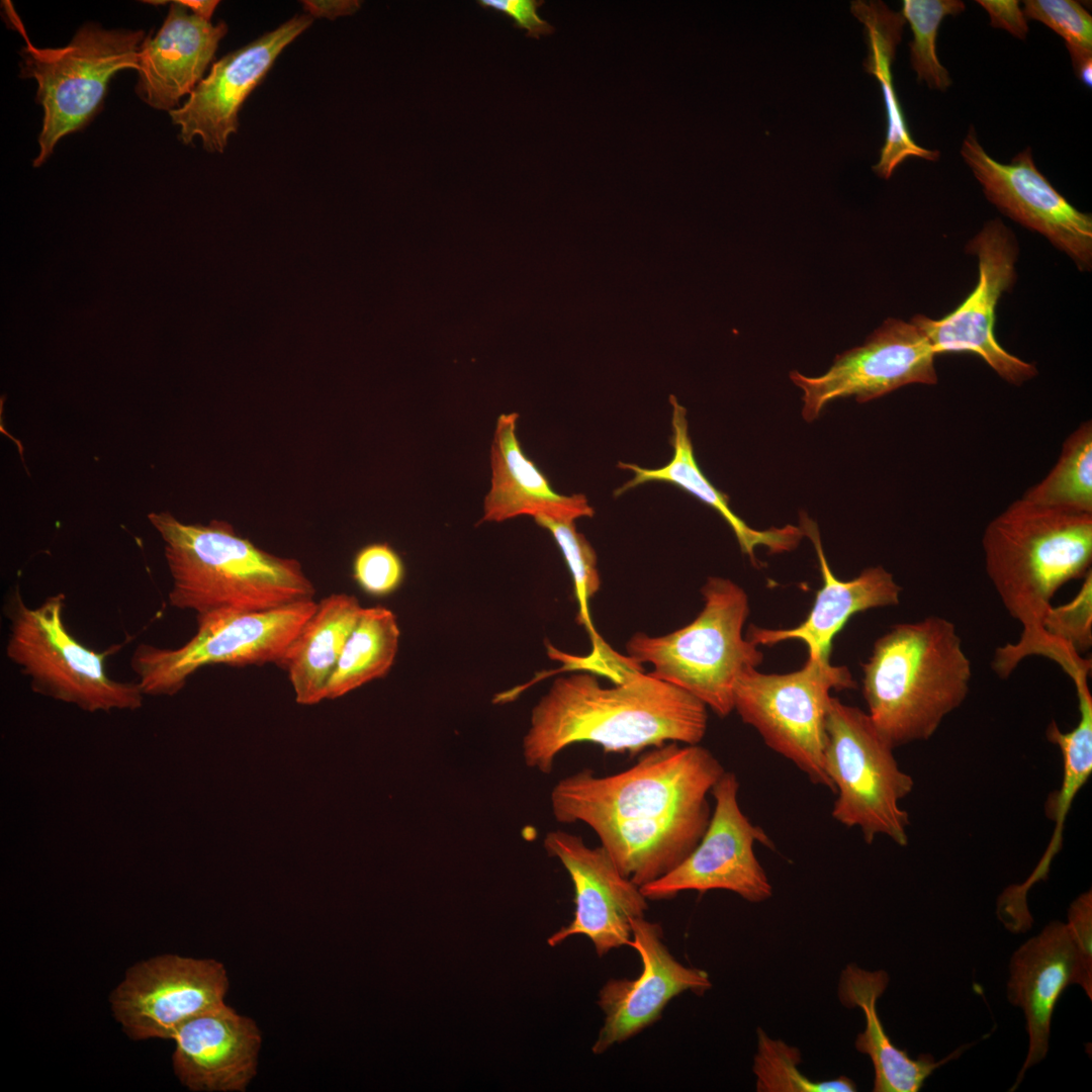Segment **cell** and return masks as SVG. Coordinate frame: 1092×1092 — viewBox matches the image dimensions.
Here are the masks:
<instances>
[{"label":"cell","instance_id":"26","mask_svg":"<svg viewBox=\"0 0 1092 1092\" xmlns=\"http://www.w3.org/2000/svg\"><path fill=\"white\" fill-rule=\"evenodd\" d=\"M889 983L883 971H867L847 966L839 980L838 997L847 1008L858 1007L866 1019L864 1030L857 1034L855 1049L870 1057L875 1071V1092H917L925 1080L943 1064L959 1058L968 1045L936 1061L930 1054L911 1058L887 1035L877 1010V1002Z\"/></svg>","mask_w":1092,"mask_h":1092},{"label":"cell","instance_id":"31","mask_svg":"<svg viewBox=\"0 0 1092 1092\" xmlns=\"http://www.w3.org/2000/svg\"><path fill=\"white\" fill-rule=\"evenodd\" d=\"M1092 645V572L1084 576L1077 595L1068 603L1045 612L1040 638L1031 655L1045 656L1058 663L1075 680L1088 675L1091 660L1082 653Z\"/></svg>","mask_w":1092,"mask_h":1092},{"label":"cell","instance_id":"40","mask_svg":"<svg viewBox=\"0 0 1092 1092\" xmlns=\"http://www.w3.org/2000/svg\"><path fill=\"white\" fill-rule=\"evenodd\" d=\"M990 17L993 28L1004 29L1014 37L1024 39L1028 33V23L1020 2L1017 0H977Z\"/></svg>","mask_w":1092,"mask_h":1092},{"label":"cell","instance_id":"34","mask_svg":"<svg viewBox=\"0 0 1092 1092\" xmlns=\"http://www.w3.org/2000/svg\"><path fill=\"white\" fill-rule=\"evenodd\" d=\"M799 1051L780 1039L757 1031V1053L753 1058L756 1090L761 1092H854V1082L840 1076L825 1081H813L798 1068Z\"/></svg>","mask_w":1092,"mask_h":1092},{"label":"cell","instance_id":"11","mask_svg":"<svg viewBox=\"0 0 1092 1092\" xmlns=\"http://www.w3.org/2000/svg\"><path fill=\"white\" fill-rule=\"evenodd\" d=\"M313 600L260 612L217 611L196 615L197 629L178 648L142 643L130 666L145 696H173L199 668L213 664H278L303 623Z\"/></svg>","mask_w":1092,"mask_h":1092},{"label":"cell","instance_id":"29","mask_svg":"<svg viewBox=\"0 0 1092 1092\" xmlns=\"http://www.w3.org/2000/svg\"><path fill=\"white\" fill-rule=\"evenodd\" d=\"M1079 721L1074 729L1063 732L1053 721L1046 728V739L1058 745L1063 755V780L1059 790L1050 794L1045 802L1046 817L1055 822L1050 844L1040 861L1021 885L1006 890L1007 896L1017 905H1025L1026 893L1049 874L1051 862L1063 843L1067 815L1075 797L1092 772V696L1087 681L1077 685Z\"/></svg>","mask_w":1092,"mask_h":1092},{"label":"cell","instance_id":"15","mask_svg":"<svg viewBox=\"0 0 1092 1092\" xmlns=\"http://www.w3.org/2000/svg\"><path fill=\"white\" fill-rule=\"evenodd\" d=\"M960 154L986 198L1004 215L1040 234L1080 271L1092 267V216L1073 206L1036 168L1026 148L1003 164L980 144L971 125Z\"/></svg>","mask_w":1092,"mask_h":1092},{"label":"cell","instance_id":"33","mask_svg":"<svg viewBox=\"0 0 1092 1092\" xmlns=\"http://www.w3.org/2000/svg\"><path fill=\"white\" fill-rule=\"evenodd\" d=\"M966 9L961 0H904L902 15L910 24L913 39L909 43L910 63L917 74L931 89L945 91L952 80L936 54V37L940 23L948 15H958Z\"/></svg>","mask_w":1092,"mask_h":1092},{"label":"cell","instance_id":"30","mask_svg":"<svg viewBox=\"0 0 1092 1092\" xmlns=\"http://www.w3.org/2000/svg\"><path fill=\"white\" fill-rule=\"evenodd\" d=\"M400 630L394 613L363 608L329 680L326 699L340 698L385 676L394 663Z\"/></svg>","mask_w":1092,"mask_h":1092},{"label":"cell","instance_id":"7","mask_svg":"<svg viewBox=\"0 0 1092 1092\" xmlns=\"http://www.w3.org/2000/svg\"><path fill=\"white\" fill-rule=\"evenodd\" d=\"M65 599L58 593L29 607L20 589H12L5 605L6 656L42 696L90 713L141 708L145 694L140 684L108 675L105 658L110 651L88 648L67 629Z\"/></svg>","mask_w":1092,"mask_h":1092},{"label":"cell","instance_id":"39","mask_svg":"<svg viewBox=\"0 0 1092 1092\" xmlns=\"http://www.w3.org/2000/svg\"><path fill=\"white\" fill-rule=\"evenodd\" d=\"M477 3L482 8L500 12L512 18L514 26L525 29L528 37L538 39L555 31L554 26L537 13L538 8L544 4L543 0H478Z\"/></svg>","mask_w":1092,"mask_h":1092},{"label":"cell","instance_id":"6","mask_svg":"<svg viewBox=\"0 0 1092 1092\" xmlns=\"http://www.w3.org/2000/svg\"><path fill=\"white\" fill-rule=\"evenodd\" d=\"M704 608L694 621L664 636L638 632L626 644L628 658L650 663L651 675L699 699L719 717L734 710L739 676L763 660L758 646L743 637L749 614L745 590L728 578L711 576L701 589Z\"/></svg>","mask_w":1092,"mask_h":1092},{"label":"cell","instance_id":"18","mask_svg":"<svg viewBox=\"0 0 1092 1092\" xmlns=\"http://www.w3.org/2000/svg\"><path fill=\"white\" fill-rule=\"evenodd\" d=\"M632 946L642 963L636 979H610L600 989L604 1022L592 1046L601 1055L655 1023L667 1003L685 992L705 994L712 983L704 970L679 963L663 942L662 927L645 917L631 921Z\"/></svg>","mask_w":1092,"mask_h":1092},{"label":"cell","instance_id":"41","mask_svg":"<svg viewBox=\"0 0 1092 1092\" xmlns=\"http://www.w3.org/2000/svg\"><path fill=\"white\" fill-rule=\"evenodd\" d=\"M301 3L309 16L330 20L352 15L361 7L358 0H304Z\"/></svg>","mask_w":1092,"mask_h":1092},{"label":"cell","instance_id":"8","mask_svg":"<svg viewBox=\"0 0 1092 1092\" xmlns=\"http://www.w3.org/2000/svg\"><path fill=\"white\" fill-rule=\"evenodd\" d=\"M825 771L837 795L833 818L858 827L867 843L886 835L898 845L908 842L909 815L900 807L914 786L893 747L868 713L831 698L826 720Z\"/></svg>","mask_w":1092,"mask_h":1092},{"label":"cell","instance_id":"21","mask_svg":"<svg viewBox=\"0 0 1092 1092\" xmlns=\"http://www.w3.org/2000/svg\"><path fill=\"white\" fill-rule=\"evenodd\" d=\"M799 528L814 545L823 579L811 611L794 628L765 629L751 625L747 639L755 645H775L787 640H800L808 647V655L829 660L831 642L848 619L858 612L897 606L901 587L891 572L883 566H871L850 580L834 576L825 557L817 524L804 512L800 513Z\"/></svg>","mask_w":1092,"mask_h":1092},{"label":"cell","instance_id":"12","mask_svg":"<svg viewBox=\"0 0 1092 1092\" xmlns=\"http://www.w3.org/2000/svg\"><path fill=\"white\" fill-rule=\"evenodd\" d=\"M966 250L978 258L979 279L975 289L944 317L933 320L916 314L911 322L923 332L936 356L973 353L1003 380L1020 386L1037 375V368L1004 350L994 334L998 301L1016 281L1017 240L1011 229L1000 218H994L983 225Z\"/></svg>","mask_w":1092,"mask_h":1092},{"label":"cell","instance_id":"13","mask_svg":"<svg viewBox=\"0 0 1092 1092\" xmlns=\"http://www.w3.org/2000/svg\"><path fill=\"white\" fill-rule=\"evenodd\" d=\"M738 790L735 774L725 770L711 791L715 807L700 842L671 872L640 888L647 900H667L684 891L710 890L730 891L750 903L771 897V884L753 846L758 842L772 848L774 842L743 814Z\"/></svg>","mask_w":1092,"mask_h":1092},{"label":"cell","instance_id":"27","mask_svg":"<svg viewBox=\"0 0 1092 1092\" xmlns=\"http://www.w3.org/2000/svg\"><path fill=\"white\" fill-rule=\"evenodd\" d=\"M363 607L355 596L332 594L316 604L278 665L286 670L297 703L326 699L329 680Z\"/></svg>","mask_w":1092,"mask_h":1092},{"label":"cell","instance_id":"35","mask_svg":"<svg viewBox=\"0 0 1092 1092\" xmlns=\"http://www.w3.org/2000/svg\"><path fill=\"white\" fill-rule=\"evenodd\" d=\"M1022 12L1065 40L1076 76L1091 88L1092 16L1083 5L1075 0H1025Z\"/></svg>","mask_w":1092,"mask_h":1092},{"label":"cell","instance_id":"42","mask_svg":"<svg viewBox=\"0 0 1092 1092\" xmlns=\"http://www.w3.org/2000/svg\"><path fill=\"white\" fill-rule=\"evenodd\" d=\"M179 2L190 12L206 20H210L219 3L213 0H180Z\"/></svg>","mask_w":1092,"mask_h":1092},{"label":"cell","instance_id":"23","mask_svg":"<svg viewBox=\"0 0 1092 1092\" xmlns=\"http://www.w3.org/2000/svg\"><path fill=\"white\" fill-rule=\"evenodd\" d=\"M173 1L155 36H146L139 53L135 92L159 110L176 109L190 94L228 32L223 21L212 24Z\"/></svg>","mask_w":1092,"mask_h":1092},{"label":"cell","instance_id":"28","mask_svg":"<svg viewBox=\"0 0 1092 1092\" xmlns=\"http://www.w3.org/2000/svg\"><path fill=\"white\" fill-rule=\"evenodd\" d=\"M851 12L864 26L868 48L866 71L879 81L886 109V140L880 160L873 167L874 172L879 177L889 179L908 158L937 161L939 151L922 148L912 139L893 84L891 68L906 22L904 16L881 1H854Z\"/></svg>","mask_w":1092,"mask_h":1092},{"label":"cell","instance_id":"2","mask_svg":"<svg viewBox=\"0 0 1092 1092\" xmlns=\"http://www.w3.org/2000/svg\"><path fill=\"white\" fill-rule=\"evenodd\" d=\"M639 666L633 664L612 687L586 672L557 677L531 712L522 744L525 764L550 774L556 756L580 742L632 755L669 742L699 744L707 731L706 705Z\"/></svg>","mask_w":1092,"mask_h":1092},{"label":"cell","instance_id":"25","mask_svg":"<svg viewBox=\"0 0 1092 1092\" xmlns=\"http://www.w3.org/2000/svg\"><path fill=\"white\" fill-rule=\"evenodd\" d=\"M669 401L672 405L670 443L673 455L671 459L666 465L652 469L619 462L618 467L633 471L634 476L615 490L614 494L618 496L628 489L650 481H662L679 487L724 518L733 530L741 551L748 555L754 566L757 565L754 549L758 545L767 547L771 554L796 549L804 536L799 527L787 525L759 531L750 528L732 512L729 497L709 481L698 465L689 435L687 410L677 402L674 395L669 396Z\"/></svg>","mask_w":1092,"mask_h":1092},{"label":"cell","instance_id":"20","mask_svg":"<svg viewBox=\"0 0 1092 1092\" xmlns=\"http://www.w3.org/2000/svg\"><path fill=\"white\" fill-rule=\"evenodd\" d=\"M172 1039L175 1074L192 1091H244L256 1074L260 1030L225 1003L186 1021Z\"/></svg>","mask_w":1092,"mask_h":1092},{"label":"cell","instance_id":"36","mask_svg":"<svg viewBox=\"0 0 1092 1092\" xmlns=\"http://www.w3.org/2000/svg\"><path fill=\"white\" fill-rule=\"evenodd\" d=\"M538 526L552 535L570 570L575 599L579 606L580 622L588 623L587 600L598 593L601 578L597 555L586 538L576 530L575 521L544 516L534 518Z\"/></svg>","mask_w":1092,"mask_h":1092},{"label":"cell","instance_id":"3","mask_svg":"<svg viewBox=\"0 0 1092 1092\" xmlns=\"http://www.w3.org/2000/svg\"><path fill=\"white\" fill-rule=\"evenodd\" d=\"M985 569L1005 610L1022 625L1016 643L998 647L993 670L1008 677L1031 655L1058 589L1091 569L1092 514L1023 497L991 520L982 537Z\"/></svg>","mask_w":1092,"mask_h":1092},{"label":"cell","instance_id":"5","mask_svg":"<svg viewBox=\"0 0 1092 1092\" xmlns=\"http://www.w3.org/2000/svg\"><path fill=\"white\" fill-rule=\"evenodd\" d=\"M861 666L868 714L893 748L929 739L966 700L972 677L954 624L936 615L892 626Z\"/></svg>","mask_w":1092,"mask_h":1092},{"label":"cell","instance_id":"32","mask_svg":"<svg viewBox=\"0 0 1092 1092\" xmlns=\"http://www.w3.org/2000/svg\"><path fill=\"white\" fill-rule=\"evenodd\" d=\"M1074 513L1092 514V423L1083 422L1063 443L1055 466L1022 495Z\"/></svg>","mask_w":1092,"mask_h":1092},{"label":"cell","instance_id":"17","mask_svg":"<svg viewBox=\"0 0 1092 1092\" xmlns=\"http://www.w3.org/2000/svg\"><path fill=\"white\" fill-rule=\"evenodd\" d=\"M543 845L567 871L574 889L575 910L569 924L548 938L555 946L573 935H584L599 957L629 945L631 921L644 917L648 900L625 878L601 845L588 847L582 837L563 830L546 834Z\"/></svg>","mask_w":1092,"mask_h":1092},{"label":"cell","instance_id":"1","mask_svg":"<svg viewBox=\"0 0 1092 1092\" xmlns=\"http://www.w3.org/2000/svg\"><path fill=\"white\" fill-rule=\"evenodd\" d=\"M724 771L699 744L669 742L615 775L582 769L561 779L551 809L559 823L589 826L620 873L641 888L700 842L712 815L708 795Z\"/></svg>","mask_w":1092,"mask_h":1092},{"label":"cell","instance_id":"4","mask_svg":"<svg viewBox=\"0 0 1092 1092\" xmlns=\"http://www.w3.org/2000/svg\"><path fill=\"white\" fill-rule=\"evenodd\" d=\"M149 520L164 542L173 608L260 612L313 600V583L296 559L259 548L225 521L185 524L167 512Z\"/></svg>","mask_w":1092,"mask_h":1092},{"label":"cell","instance_id":"19","mask_svg":"<svg viewBox=\"0 0 1092 1092\" xmlns=\"http://www.w3.org/2000/svg\"><path fill=\"white\" fill-rule=\"evenodd\" d=\"M311 23L308 14L294 16L214 63L187 101L169 111L172 122L180 127L181 142L188 145L200 136L206 151L222 153L229 136L238 130L246 99L281 52Z\"/></svg>","mask_w":1092,"mask_h":1092},{"label":"cell","instance_id":"10","mask_svg":"<svg viewBox=\"0 0 1092 1092\" xmlns=\"http://www.w3.org/2000/svg\"><path fill=\"white\" fill-rule=\"evenodd\" d=\"M855 686L846 666L808 655L802 668L789 673L743 672L734 688V710L810 782L834 792L824 765L830 693Z\"/></svg>","mask_w":1092,"mask_h":1092},{"label":"cell","instance_id":"14","mask_svg":"<svg viewBox=\"0 0 1092 1092\" xmlns=\"http://www.w3.org/2000/svg\"><path fill=\"white\" fill-rule=\"evenodd\" d=\"M935 357L928 339L911 321L888 318L864 344L837 355L823 375L792 371L790 378L803 391L804 420L813 422L837 398L854 396L862 403L908 384H936Z\"/></svg>","mask_w":1092,"mask_h":1092},{"label":"cell","instance_id":"24","mask_svg":"<svg viewBox=\"0 0 1092 1092\" xmlns=\"http://www.w3.org/2000/svg\"><path fill=\"white\" fill-rule=\"evenodd\" d=\"M517 413L502 414L490 447L491 481L484 497L481 522H504L529 515L558 520L593 517L581 493L557 492L547 476L525 454L517 436Z\"/></svg>","mask_w":1092,"mask_h":1092},{"label":"cell","instance_id":"16","mask_svg":"<svg viewBox=\"0 0 1092 1092\" xmlns=\"http://www.w3.org/2000/svg\"><path fill=\"white\" fill-rule=\"evenodd\" d=\"M228 988L219 962L164 954L131 967L110 1003L130 1038L172 1039L186 1021L224 1003Z\"/></svg>","mask_w":1092,"mask_h":1092},{"label":"cell","instance_id":"38","mask_svg":"<svg viewBox=\"0 0 1092 1092\" xmlns=\"http://www.w3.org/2000/svg\"><path fill=\"white\" fill-rule=\"evenodd\" d=\"M1077 961L1075 984L1092 999V892L1078 896L1068 909L1066 922Z\"/></svg>","mask_w":1092,"mask_h":1092},{"label":"cell","instance_id":"37","mask_svg":"<svg viewBox=\"0 0 1092 1092\" xmlns=\"http://www.w3.org/2000/svg\"><path fill=\"white\" fill-rule=\"evenodd\" d=\"M356 583L366 594L383 597L402 583L405 574L400 555L386 542H373L360 548L352 562Z\"/></svg>","mask_w":1092,"mask_h":1092},{"label":"cell","instance_id":"9","mask_svg":"<svg viewBox=\"0 0 1092 1092\" xmlns=\"http://www.w3.org/2000/svg\"><path fill=\"white\" fill-rule=\"evenodd\" d=\"M25 36L20 76L37 83L42 106L38 167L58 142L85 127L99 111L110 79L119 71L139 68L143 30L105 29L89 22L63 48L39 49Z\"/></svg>","mask_w":1092,"mask_h":1092},{"label":"cell","instance_id":"22","mask_svg":"<svg viewBox=\"0 0 1092 1092\" xmlns=\"http://www.w3.org/2000/svg\"><path fill=\"white\" fill-rule=\"evenodd\" d=\"M1077 961L1067 924L1053 920L1027 939L1009 963L1007 999L1022 1009L1028 1051L1012 1090L1049 1052L1052 1017L1066 988L1075 984Z\"/></svg>","mask_w":1092,"mask_h":1092}]
</instances>
